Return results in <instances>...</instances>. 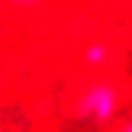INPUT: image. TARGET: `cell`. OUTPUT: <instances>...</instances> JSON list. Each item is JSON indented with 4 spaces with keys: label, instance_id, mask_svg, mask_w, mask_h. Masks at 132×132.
<instances>
[{
    "label": "cell",
    "instance_id": "obj_1",
    "mask_svg": "<svg viewBox=\"0 0 132 132\" xmlns=\"http://www.w3.org/2000/svg\"><path fill=\"white\" fill-rule=\"evenodd\" d=\"M126 101V91L113 79H88L72 97V117L79 123H88L104 129L120 120V110Z\"/></svg>",
    "mask_w": 132,
    "mask_h": 132
},
{
    "label": "cell",
    "instance_id": "obj_2",
    "mask_svg": "<svg viewBox=\"0 0 132 132\" xmlns=\"http://www.w3.org/2000/svg\"><path fill=\"white\" fill-rule=\"evenodd\" d=\"M110 60H113V47L107 41H91L82 47V63L88 69H104V66H110Z\"/></svg>",
    "mask_w": 132,
    "mask_h": 132
},
{
    "label": "cell",
    "instance_id": "obj_3",
    "mask_svg": "<svg viewBox=\"0 0 132 132\" xmlns=\"http://www.w3.org/2000/svg\"><path fill=\"white\" fill-rule=\"evenodd\" d=\"M41 6H47V0H6L3 10L16 13V16H28V13H38Z\"/></svg>",
    "mask_w": 132,
    "mask_h": 132
},
{
    "label": "cell",
    "instance_id": "obj_4",
    "mask_svg": "<svg viewBox=\"0 0 132 132\" xmlns=\"http://www.w3.org/2000/svg\"><path fill=\"white\" fill-rule=\"evenodd\" d=\"M117 132H132V117H126V120L117 126Z\"/></svg>",
    "mask_w": 132,
    "mask_h": 132
},
{
    "label": "cell",
    "instance_id": "obj_5",
    "mask_svg": "<svg viewBox=\"0 0 132 132\" xmlns=\"http://www.w3.org/2000/svg\"><path fill=\"white\" fill-rule=\"evenodd\" d=\"M82 3H97V0H82Z\"/></svg>",
    "mask_w": 132,
    "mask_h": 132
},
{
    "label": "cell",
    "instance_id": "obj_6",
    "mask_svg": "<svg viewBox=\"0 0 132 132\" xmlns=\"http://www.w3.org/2000/svg\"><path fill=\"white\" fill-rule=\"evenodd\" d=\"M3 3H6V0H0V6H3Z\"/></svg>",
    "mask_w": 132,
    "mask_h": 132
}]
</instances>
